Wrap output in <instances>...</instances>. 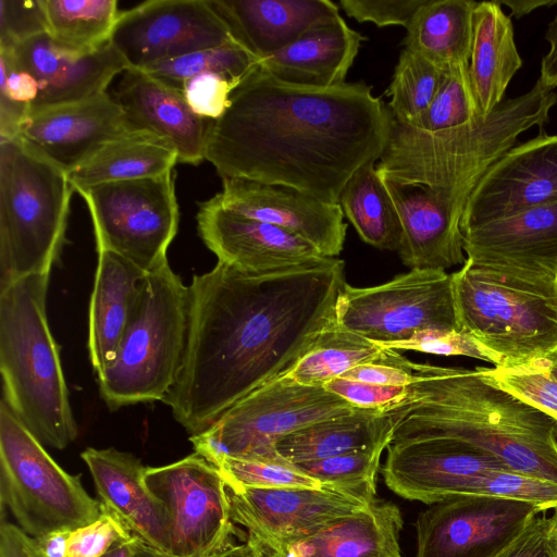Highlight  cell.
<instances>
[{
  "mask_svg": "<svg viewBox=\"0 0 557 557\" xmlns=\"http://www.w3.org/2000/svg\"><path fill=\"white\" fill-rule=\"evenodd\" d=\"M0 49L9 53L16 69L38 82L39 92L30 113L102 94L117 74L128 69L110 42L91 53L77 54L57 45L47 33Z\"/></svg>",
  "mask_w": 557,
  "mask_h": 557,
  "instance_id": "44dd1931",
  "label": "cell"
},
{
  "mask_svg": "<svg viewBox=\"0 0 557 557\" xmlns=\"http://www.w3.org/2000/svg\"><path fill=\"white\" fill-rule=\"evenodd\" d=\"M336 325L383 348L425 330L461 331L451 274L410 269L371 287L346 284L335 306Z\"/></svg>",
  "mask_w": 557,
  "mask_h": 557,
  "instance_id": "7c38bea8",
  "label": "cell"
},
{
  "mask_svg": "<svg viewBox=\"0 0 557 557\" xmlns=\"http://www.w3.org/2000/svg\"><path fill=\"white\" fill-rule=\"evenodd\" d=\"M240 81L219 73H203L185 82L182 91L197 115L215 120L228 107L231 94Z\"/></svg>",
  "mask_w": 557,
  "mask_h": 557,
  "instance_id": "c3c4849f",
  "label": "cell"
},
{
  "mask_svg": "<svg viewBox=\"0 0 557 557\" xmlns=\"http://www.w3.org/2000/svg\"><path fill=\"white\" fill-rule=\"evenodd\" d=\"M338 203L364 243L379 249L398 251L401 238L399 216L375 163H368L354 173L343 188Z\"/></svg>",
  "mask_w": 557,
  "mask_h": 557,
  "instance_id": "e575fe53",
  "label": "cell"
},
{
  "mask_svg": "<svg viewBox=\"0 0 557 557\" xmlns=\"http://www.w3.org/2000/svg\"><path fill=\"white\" fill-rule=\"evenodd\" d=\"M0 557H44L34 537L16 524L1 520Z\"/></svg>",
  "mask_w": 557,
  "mask_h": 557,
  "instance_id": "11a10c76",
  "label": "cell"
},
{
  "mask_svg": "<svg viewBox=\"0 0 557 557\" xmlns=\"http://www.w3.org/2000/svg\"><path fill=\"white\" fill-rule=\"evenodd\" d=\"M112 97L136 131L169 141L181 163L198 165L206 153L209 120L197 115L183 91L139 69H127Z\"/></svg>",
  "mask_w": 557,
  "mask_h": 557,
  "instance_id": "484cf974",
  "label": "cell"
},
{
  "mask_svg": "<svg viewBox=\"0 0 557 557\" xmlns=\"http://www.w3.org/2000/svg\"><path fill=\"white\" fill-rule=\"evenodd\" d=\"M396 419L387 410L355 411L314 422L275 443L277 455L293 465L391 443Z\"/></svg>",
  "mask_w": 557,
  "mask_h": 557,
  "instance_id": "1f68e13d",
  "label": "cell"
},
{
  "mask_svg": "<svg viewBox=\"0 0 557 557\" xmlns=\"http://www.w3.org/2000/svg\"><path fill=\"white\" fill-rule=\"evenodd\" d=\"M399 216L398 255L410 269L442 270L463 264V208L449 195L382 180Z\"/></svg>",
  "mask_w": 557,
  "mask_h": 557,
  "instance_id": "d4e9b609",
  "label": "cell"
},
{
  "mask_svg": "<svg viewBox=\"0 0 557 557\" xmlns=\"http://www.w3.org/2000/svg\"><path fill=\"white\" fill-rule=\"evenodd\" d=\"M540 512L533 504L509 498H446L419 512L416 557H495Z\"/></svg>",
  "mask_w": 557,
  "mask_h": 557,
  "instance_id": "5bb4252c",
  "label": "cell"
},
{
  "mask_svg": "<svg viewBox=\"0 0 557 557\" xmlns=\"http://www.w3.org/2000/svg\"><path fill=\"white\" fill-rule=\"evenodd\" d=\"M212 199L234 213L288 231L322 257L336 258L344 248L347 224L339 203L293 187L239 177L222 178V190Z\"/></svg>",
  "mask_w": 557,
  "mask_h": 557,
  "instance_id": "ffe728a7",
  "label": "cell"
},
{
  "mask_svg": "<svg viewBox=\"0 0 557 557\" xmlns=\"http://www.w3.org/2000/svg\"><path fill=\"white\" fill-rule=\"evenodd\" d=\"M189 314V286L169 262L146 274L115 358L97 375L111 410L163 401L183 363Z\"/></svg>",
  "mask_w": 557,
  "mask_h": 557,
  "instance_id": "52a82bcc",
  "label": "cell"
},
{
  "mask_svg": "<svg viewBox=\"0 0 557 557\" xmlns=\"http://www.w3.org/2000/svg\"><path fill=\"white\" fill-rule=\"evenodd\" d=\"M48 34L42 0H0V47Z\"/></svg>",
  "mask_w": 557,
  "mask_h": 557,
  "instance_id": "f6af8a7d",
  "label": "cell"
},
{
  "mask_svg": "<svg viewBox=\"0 0 557 557\" xmlns=\"http://www.w3.org/2000/svg\"><path fill=\"white\" fill-rule=\"evenodd\" d=\"M73 191L67 173L21 138L0 140V288L50 274Z\"/></svg>",
  "mask_w": 557,
  "mask_h": 557,
  "instance_id": "8992f818",
  "label": "cell"
},
{
  "mask_svg": "<svg viewBox=\"0 0 557 557\" xmlns=\"http://www.w3.org/2000/svg\"><path fill=\"white\" fill-rule=\"evenodd\" d=\"M134 557H169L163 555L139 542L136 554Z\"/></svg>",
  "mask_w": 557,
  "mask_h": 557,
  "instance_id": "6125c7cd",
  "label": "cell"
},
{
  "mask_svg": "<svg viewBox=\"0 0 557 557\" xmlns=\"http://www.w3.org/2000/svg\"><path fill=\"white\" fill-rule=\"evenodd\" d=\"M91 474L102 510L115 517L143 544L170 555V517L149 487L145 467L116 448H86L81 454Z\"/></svg>",
  "mask_w": 557,
  "mask_h": 557,
  "instance_id": "cb8c5ba5",
  "label": "cell"
},
{
  "mask_svg": "<svg viewBox=\"0 0 557 557\" xmlns=\"http://www.w3.org/2000/svg\"><path fill=\"white\" fill-rule=\"evenodd\" d=\"M386 449L381 467L385 485L425 505L468 495L474 480L488 471L510 470L493 454L458 440L392 441Z\"/></svg>",
  "mask_w": 557,
  "mask_h": 557,
  "instance_id": "ac0fdd59",
  "label": "cell"
},
{
  "mask_svg": "<svg viewBox=\"0 0 557 557\" xmlns=\"http://www.w3.org/2000/svg\"><path fill=\"white\" fill-rule=\"evenodd\" d=\"M393 121L363 82L296 85L258 63L224 113L209 120L205 158L221 178L284 185L338 203L354 173L380 160Z\"/></svg>",
  "mask_w": 557,
  "mask_h": 557,
  "instance_id": "7a4b0ae2",
  "label": "cell"
},
{
  "mask_svg": "<svg viewBox=\"0 0 557 557\" xmlns=\"http://www.w3.org/2000/svg\"><path fill=\"white\" fill-rule=\"evenodd\" d=\"M236 40L260 60L339 15L331 0H211Z\"/></svg>",
  "mask_w": 557,
  "mask_h": 557,
  "instance_id": "4316f807",
  "label": "cell"
},
{
  "mask_svg": "<svg viewBox=\"0 0 557 557\" xmlns=\"http://www.w3.org/2000/svg\"><path fill=\"white\" fill-rule=\"evenodd\" d=\"M468 495H487L535 505L541 511L557 508V484L513 472L493 470L476 478Z\"/></svg>",
  "mask_w": 557,
  "mask_h": 557,
  "instance_id": "ee69618b",
  "label": "cell"
},
{
  "mask_svg": "<svg viewBox=\"0 0 557 557\" xmlns=\"http://www.w3.org/2000/svg\"><path fill=\"white\" fill-rule=\"evenodd\" d=\"M72 530L62 529L44 534L35 540L44 557H67V541Z\"/></svg>",
  "mask_w": 557,
  "mask_h": 557,
  "instance_id": "6f0895ef",
  "label": "cell"
},
{
  "mask_svg": "<svg viewBox=\"0 0 557 557\" xmlns=\"http://www.w3.org/2000/svg\"><path fill=\"white\" fill-rule=\"evenodd\" d=\"M480 369L500 387L557 420V379L550 371L548 358L510 367Z\"/></svg>",
  "mask_w": 557,
  "mask_h": 557,
  "instance_id": "7bdbcfd3",
  "label": "cell"
},
{
  "mask_svg": "<svg viewBox=\"0 0 557 557\" xmlns=\"http://www.w3.org/2000/svg\"><path fill=\"white\" fill-rule=\"evenodd\" d=\"M338 258L245 273L218 261L189 285L186 350L163 399L193 435L237 401L286 375L335 323L346 285Z\"/></svg>",
  "mask_w": 557,
  "mask_h": 557,
  "instance_id": "6da1fadb",
  "label": "cell"
},
{
  "mask_svg": "<svg viewBox=\"0 0 557 557\" xmlns=\"http://www.w3.org/2000/svg\"><path fill=\"white\" fill-rule=\"evenodd\" d=\"M510 9V15L520 18L536 9L557 4V0H504L499 1Z\"/></svg>",
  "mask_w": 557,
  "mask_h": 557,
  "instance_id": "680465c9",
  "label": "cell"
},
{
  "mask_svg": "<svg viewBox=\"0 0 557 557\" xmlns=\"http://www.w3.org/2000/svg\"><path fill=\"white\" fill-rule=\"evenodd\" d=\"M259 59L239 42L194 51L151 64L143 71L182 91L188 79L203 73H219L232 78L243 77Z\"/></svg>",
  "mask_w": 557,
  "mask_h": 557,
  "instance_id": "ab89813d",
  "label": "cell"
},
{
  "mask_svg": "<svg viewBox=\"0 0 557 557\" xmlns=\"http://www.w3.org/2000/svg\"><path fill=\"white\" fill-rule=\"evenodd\" d=\"M238 42L211 0H150L120 13L110 38L128 69Z\"/></svg>",
  "mask_w": 557,
  "mask_h": 557,
  "instance_id": "9a60e30c",
  "label": "cell"
},
{
  "mask_svg": "<svg viewBox=\"0 0 557 557\" xmlns=\"http://www.w3.org/2000/svg\"><path fill=\"white\" fill-rule=\"evenodd\" d=\"M175 175L76 189L90 212L97 250L112 251L149 273L168 262L180 221Z\"/></svg>",
  "mask_w": 557,
  "mask_h": 557,
  "instance_id": "8fae6325",
  "label": "cell"
},
{
  "mask_svg": "<svg viewBox=\"0 0 557 557\" xmlns=\"http://www.w3.org/2000/svg\"><path fill=\"white\" fill-rule=\"evenodd\" d=\"M146 481L169 512V557H212L234 545L226 483L202 456L147 467Z\"/></svg>",
  "mask_w": 557,
  "mask_h": 557,
  "instance_id": "4fadbf2b",
  "label": "cell"
},
{
  "mask_svg": "<svg viewBox=\"0 0 557 557\" xmlns=\"http://www.w3.org/2000/svg\"><path fill=\"white\" fill-rule=\"evenodd\" d=\"M111 94L33 112L18 138L67 174L104 144L135 132Z\"/></svg>",
  "mask_w": 557,
  "mask_h": 557,
  "instance_id": "7402d4cb",
  "label": "cell"
},
{
  "mask_svg": "<svg viewBox=\"0 0 557 557\" xmlns=\"http://www.w3.org/2000/svg\"><path fill=\"white\" fill-rule=\"evenodd\" d=\"M393 350L334 323L286 375L304 385L323 386L359 364L387 360Z\"/></svg>",
  "mask_w": 557,
  "mask_h": 557,
  "instance_id": "8d00e7d4",
  "label": "cell"
},
{
  "mask_svg": "<svg viewBox=\"0 0 557 557\" xmlns=\"http://www.w3.org/2000/svg\"><path fill=\"white\" fill-rule=\"evenodd\" d=\"M146 274L127 259L98 250L88 336L90 361L97 375L115 358Z\"/></svg>",
  "mask_w": 557,
  "mask_h": 557,
  "instance_id": "f1b7e54d",
  "label": "cell"
},
{
  "mask_svg": "<svg viewBox=\"0 0 557 557\" xmlns=\"http://www.w3.org/2000/svg\"><path fill=\"white\" fill-rule=\"evenodd\" d=\"M0 499L15 524L37 539L52 531L87 525L102 513L100 500L79 475L63 470L42 444L0 403Z\"/></svg>",
  "mask_w": 557,
  "mask_h": 557,
  "instance_id": "9c48e42d",
  "label": "cell"
},
{
  "mask_svg": "<svg viewBox=\"0 0 557 557\" xmlns=\"http://www.w3.org/2000/svg\"><path fill=\"white\" fill-rule=\"evenodd\" d=\"M323 386L352 407L366 410H391L408 395V386L376 385L345 377L333 379Z\"/></svg>",
  "mask_w": 557,
  "mask_h": 557,
  "instance_id": "681fc988",
  "label": "cell"
},
{
  "mask_svg": "<svg viewBox=\"0 0 557 557\" xmlns=\"http://www.w3.org/2000/svg\"><path fill=\"white\" fill-rule=\"evenodd\" d=\"M139 542L140 541L134 536L129 541L121 542V543L116 544L112 549H110L102 557H134Z\"/></svg>",
  "mask_w": 557,
  "mask_h": 557,
  "instance_id": "94428289",
  "label": "cell"
},
{
  "mask_svg": "<svg viewBox=\"0 0 557 557\" xmlns=\"http://www.w3.org/2000/svg\"><path fill=\"white\" fill-rule=\"evenodd\" d=\"M466 262L557 292V201L492 221L462 234Z\"/></svg>",
  "mask_w": 557,
  "mask_h": 557,
  "instance_id": "e0dca14e",
  "label": "cell"
},
{
  "mask_svg": "<svg viewBox=\"0 0 557 557\" xmlns=\"http://www.w3.org/2000/svg\"><path fill=\"white\" fill-rule=\"evenodd\" d=\"M49 277L33 274L0 288L2 399L42 445L64 449L78 428L47 321Z\"/></svg>",
  "mask_w": 557,
  "mask_h": 557,
  "instance_id": "5b68a950",
  "label": "cell"
},
{
  "mask_svg": "<svg viewBox=\"0 0 557 557\" xmlns=\"http://www.w3.org/2000/svg\"><path fill=\"white\" fill-rule=\"evenodd\" d=\"M451 277L459 327L494 358L495 366L545 359L557 351V295L468 262Z\"/></svg>",
  "mask_w": 557,
  "mask_h": 557,
  "instance_id": "ba28073f",
  "label": "cell"
},
{
  "mask_svg": "<svg viewBox=\"0 0 557 557\" xmlns=\"http://www.w3.org/2000/svg\"><path fill=\"white\" fill-rule=\"evenodd\" d=\"M232 519L281 557L288 546L372 504L327 488H228Z\"/></svg>",
  "mask_w": 557,
  "mask_h": 557,
  "instance_id": "2e32d148",
  "label": "cell"
},
{
  "mask_svg": "<svg viewBox=\"0 0 557 557\" xmlns=\"http://www.w3.org/2000/svg\"><path fill=\"white\" fill-rule=\"evenodd\" d=\"M446 69L404 48L386 91L389 97L387 107L394 119L409 124L421 115L436 95Z\"/></svg>",
  "mask_w": 557,
  "mask_h": 557,
  "instance_id": "74e56055",
  "label": "cell"
},
{
  "mask_svg": "<svg viewBox=\"0 0 557 557\" xmlns=\"http://www.w3.org/2000/svg\"><path fill=\"white\" fill-rule=\"evenodd\" d=\"M557 201V135L540 134L506 151L469 196L461 233Z\"/></svg>",
  "mask_w": 557,
  "mask_h": 557,
  "instance_id": "d6986e66",
  "label": "cell"
},
{
  "mask_svg": "<svg viewBox=\"0 0 557 557\" xmlns=\"http://www.w3.org/2000/svg\"><path fill=\"white\" fill-rule=\"evenodd\" d=\"M228 488H321L297 466L280 459L224 457L216 467Z\"/></svg>",
  "mask_w": 557,
  "mask_h": 557,
  "instance_id": "b9f144b4",
  "label": "cell"
},
{
  "mask_svg": "<svg viewBox=\"0 0 557 557\" xmlns=\"http://www.w3.org/2000/svg\"><path fill=\"white\" fill-rule=\"evenodd\" d=\"M549 44L548 52L542 58L540 81L550 89L557 87V13L545 32Z\"/></svg>",
  "mask_w": 557,
  "mask_h": 557,
  "instance_id": "9f6ffc18",
  "label": "cell"
},
{
  "mask_svg": "<svg viewBox=\"0 0 557 557\" xmlns=\"http://www.w3.org/2000/svg\"><path fill=\"white\" fill-rule=\"evenodd\" d=\"M42 4L48 35L77 54L108 45L121 13L116 0H42Z\"/></svg>",
  "mask_w": 557,
  "mask_h": 557,
  "instance_id": "d590c367",
  "label": "cell"
},
{
  "mask_svg": "<svg viewBox=\"0 0 557 557\" xmlns=\"http://www.w3.org/2000/svg\"><path fill=\"white\" fill-rule=\"evenodd\" d=\"M425 0H341L344 12L359 23L371 22L379 27L411 23Z\"/></svg>",
  "mask_w": 557,
  "mask_h": 557,
  "instance_id": "f907efd6",
  "label": "cell"
},
{
  "mask_svg": "<svg viewBox=\"0 0 557 557\" xmlns=\"http://www.w3.org/2000/svg\"><path fill=\"white\" fill-rule=\"evenodd\" d=\"M177 162V152L169 141L135 131L104 144L67 175L76 190L102 183L159 176L172 172Z\"/></svg>",
  "mask_w": 557,
  "mask_h": 557,
  "instance_id": "d6a6232c",
  "label": "cell"
},
{
  "mask_svg": "<svg viewBox=\"0 0 557 557\" xmlns=\"http://www.w3.org/2000/svg\"><path fill=\"white\" fill-rule=\"evenodd\" d=\"M363 39L339 14L260 60L259 64L290 84L332 87L345 83Z\"/></svg>",
  "mask_w": 557,
  "mask_h": 557,
  "instance_id": "83f0119b",
  "label": "cell"
},
{
  "mask_svg": "<svg viewBox=\"0 0 557 557\" xmlns=\"http://www.w3.org/2000/svg\"><path fill=\"white\" fill-rule=\"evenodd\" d=\"M403 527L399 507L376 499L368 509L292 544L281 557H400Z\"/></svg>",
  "mask_w": 557,
  "mask_h": 557,
  "instance_id": "f546056e",
  "label": "cell"
},
{
  "mask_svg": "<svg viewBox=\"0 0 557 557\" xmlns=\"http://www.w3.org/2000/svg\"><path fill=\"white\" fill-rule=\"evenodd\" d=\"M386 448V445H379L295 466L318 480L324 487L373 504L376 500L381 457Z\"/></svg>",
  "mask_w": 557,
  "mask_h": 557,
  "instance_id": "f35d334b",
  "label": "cell"
},
{
  "mask_svg": "<svg viewBox=\"0 0 557 557\" xmlns=\"http://www.w3.org/2000/svg\"><path fill=\"white\" fill-rule=\"evenodd\" d=\"M480 115L469 64L459 63L446 69L443 82L428 109L405 125L433 133L465 125Z\"/></svg>",
  "mask_w": 557,
  "mask_h": 557,
  "instance_id": "60d3db41",
  "label": "cell"
},
{
  "mask_svg": "<svg viewBox=\"0 0 557 557\" xmlns=\"http://www.w3.org/2000/svg\"><path fill=\"white\" fill-rule=\"evenodd\" d=\"M475 4L472 0H425L406 28L404 48L444 69L469 64Z\"/></svg>",
  "mask_w": 557,
  "mask_h": 557,
  "instance_id": "836d02e7",
  "label": "cell"
},
{
  "mask_svg": "<svg viewBox=\"0 0 557 557\" xmlns=\"http://www.w3.org/2000/svg\"><path fill=\"white\" fill-rule=\"evenodd\" d=\"M0 95L29 106L36 100L39 92L37 79L16 69L3 49H0Z\"/></svg>",
  "mask_w": 557,
  "mask_h": 557,
  "instance_id": "db71d44e",
  "label": "cell"
},
{
  "mask_svg": "<svg viewBox=\"0 0 557 557\" xmlns=\"http://www.w3.org/2000/svg\"><path fill=\"white\" fill-rule=\"evenodd\" d=\"M401 557V556H400Z\"/></svg>",
  "mask_w": 557,
  "mask_h": 557,
  "instance_id": "003e7915",
  "label": "cell"
},
{
  "mask_svg": "<svg viewBox=\"0 0 557 557\" xmlns=\"http://www.w3.org/2000/svg\"><path fill=\"white\" fill-rule=\"evenodd\" d=\"M388 349L413 350L442 356H466L491 362L494 358L484 350L466 331L425 330L416 333L405 342L394 344Z\"/></svg>",
  "mask_w": 557,
  "mask_h": 557,
  "instance_id": "bcb514c9",
  "label": "cell"
},
{
  "mask_svg": "<svg viewBox=\"0 0 557 557\" xmlns=\"http://www.w3.org/2000/svg\"><path fill=\"white\" fill-rule=\"evenodd\" d=\"M339 377L376 385L409 386L413 381L412 361L393 350L387 360L359 364Z\"/></svg>",
  "mask_w": 557,
  "mask_h": 557,
  "instance_id": "816d5d0a",
  "label": "cell"
},
{
  "mask_svg": "<svg viewBox=\"0 0 557 557\" xmlns=\"http://www.w3.org/2000/svg\"><path fill=\"white\" fill-rule=\"evenodd\" d=\"M133 537L115 517L102 510L96 521L71 532L66 556L102 557L116 544Z\"/></svg>",
  "mask_w": 557,
  "mask_h": 557,
  "instance_id": "7dc6e473",
  "label": "cell"
},
{
  "mask_svg": "<svg viewBox=\"0 0 557 557\" xmlns=\"http://www.w3.org/2000/svg\"><path fill=\"white\" fill-rule=\"evenodd\" d=\"M263 548L256 542L247 539L244 543L234 544L212 557H261Z\"/></svg>",
  "mask_w": 557,
  "mask_h": 557,
  "instance_id": "91938a15",
  "label": "cell"
},
{
  "mask_svg": "<svg viewBox=\"0 0 557 557\" xmlns=\"http://www.w3.org/2000/svg\"><path fill=\"white\" fill-rule=\"evenodd\" d=\"M356 409L324 386L304 385L284 375L237 401L189 440L195 453L214 467L227 456L280 459L275 443L283 436Z\"/></svg>",
  "mask_w": 557,
  "mask_h": 557,
  "instance_id": "30bf717a",
  "label": "cell"
},
{
  "mask_svg": "<svg viewBox=\"0 0 557 557\" xmlns=\"http://www.w3.org/2000/svg\"><path fill=\"white\" fill-rule=\"evenodd\" d=\"M550 363V371L557 379V351L548 357Z\"/></svg>",
  "mask_w": 557,
  "mask_h": 557,
  "instance_id": "e7e4bbea",
  "label": "cell"
},
{
  "mask_svg": "<svg viewBox=\"0 0 557 557\" xmlns=\"http://www.w3.org/2000/svg\"><path fill=\"white\" fill-rule=\"evenodd\" d=\"M261 557H276V556L271 554L270 552L263 549Z\"/></svg>",
  "mask_w": 557,
  "mask_h": 557,
  "instance_id": "03108f58",
  "label": "cell"
},
{
  "mask_svg": "<svg viewBox=\"0 0 557 557\" xmlns=\"http://www.w3.org/2000/svg\"><path fill=\"white\" fill-rule=\"evenodd\" d=\"M557 94L540 79L492 112L440 132H422L394 119L376 165L380 177L443 191L462 208L485 172L532 126H543Z\"/></svg>",
  "mask_w": 557,
  "mask_h": 557,
  "instance_id": "277c9868",
  "label": "cell"
},
{
  "mask_svg": "<svg viewBox=\"0 0 557 557\" xmlns=\"http://www.w3.org/2000/svg\"><path fill=\"white\" fill-rule=\"evenodd\" d=\"M552 519V541L555 549V555L557 557V508H555L554 515L550 517Z\"/></svg>",
  "mask_w": 557,
  "mask_h": 557,
  "instance_id": "be15d7a7",
  "label": "cell"
},
{
  "mask_svg": "<svg viewBox=\"0 0 557 557\" xmlns=\"http://www.w3.org/2000/svg\"><path fill=\"white\" fill-rule=\"evenodd\" d=\"M550 532L552 519L535 516L495 557H556Z\"/></svg>",
  "mask_w": 557,
  "mask_h": 557,
  "instance_id": "f5cc1de1",
  "label": "cell"
},
{
  "mask_svg": "<svg viewBox=\"0 0 557 557\" xmlns=\"http://www.w3.org/2000/svg\"><path fill=\"white\" fill-rule=\"evenodd\" d=\"M521 66L513 26L500 2H476L469 73L482 115L504 101L506 89Z\"/></svg>",
  "mask_w": 557,
  "mask_h": 557,
  "instance_id": "4dcf8cb0",
  "label": "cell"
},
{
  "mask_svg": "<svg viewBox=\"0 0 557 557\" xmlns=\"http://www.w3.org/2000/svg\"><path fill=\"white\" fill-rule=\"evenodd\" d=\"M199 236L218 261L245 273H268L323 258L306 240L278 226L239 215L212 198L198 205Z\"/></svg>",
  "mask_w": 557,
  "mask_h": 557,
  "instance_id": "603a6c76",
  "label": "cell"
},
{
  "mask_svg": "<svg viewBox=\"0 0 557 557\" xmlns=\"http://www.w3.org/2000/svg\"><path fill=\"white\" fill-rule=\"evenodd\" d=\"M413 381L392 441L451 438L484 449L511 471L557 484V420L481 371L412 362Z\"/></svg>",
  "mask_w": 557,
  "mask_h": 557,
  "instance_id": "3957f363",
  "label": "cell"
}]
</instances>
